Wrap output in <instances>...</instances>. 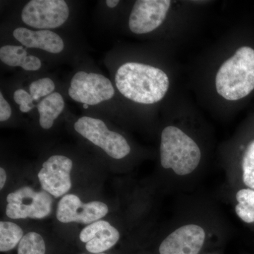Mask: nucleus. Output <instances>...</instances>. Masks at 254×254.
<instances>
[{"mask_svg":"<svg viewBox=\"0 0 254 254\" xmlns=\"http://www.w3.org/2000/svg\"><path fill=\"white\" fill-rule=\"evenodd\" d=\"M170 0H138L128 18V27L135 34H146L162 26L171 9Z\"/></svg>","mask_w":254,"mask_h":254,"instance_id":"obj_8","label":"nucleus"},{"mask_svg":"<svg viewBox=\"0 0 254 254\" xmlns=\"http://www.w3.org/2000/svg\"><path fill=\"white\" fill-rule=\"evenodd\" d=\"M0 60L10 66H21L26 71H37L42 66L39 58L28 55L22 46H4L0 48Z\"/></svg>","mask_w":254,"mask_h":254,"instance_id":"obj_14","label":"nucleus"},{"mask_svg":"<svg viewBox=\"0 0 254 254\" xmlns=\"http://www.w3.org/2000/svg\"><path fill=\"white\" fill-rule=\"evenodd\" d=\"M242 166L244 183L254 190V140L249 143L244 152Z\"/></svg>","mask_w":254,"mask_h":254,"instance_id":"obj_18","label":"nucleus"},{"mask_svg":"<svg viewBox=\"0 0 254 254\" xmlns=\"http://www.w3.org/2000/svg\"><path fill=\"white\" fill-rule=\"evenodd\" d=\"M13 36L28 48H38L53 54L61 53L64 48L63 38L49 30L35 31L20 27L13 31Z\"/></svg>","mask_w":254,"mask_h":254,"instance_id":"obj_13","label":"nucleus"},{"mask_svg":"<svg viewBox=\"0 0 254 254\" xmlns=\"http://www.w3.org/2000/svg\"><path fill=\"white\" fill-rule=\"evenodd\" d=\"M72 167V160L64 155L48 158L38 175L43 190L55 198L66 194L71 188Z\"/></svg>","mask_w":254,"mask_h":254,"instance_id":"obj_9","label":"nucleus"},{"mask_svg":"<svg viewBox=\"0 0 254 254\" xmlns=\"http://www.w3.org/2000/svg\"><path fill=\"white\" fill-rule=\"evenodd\" d=\"M14 100L15 103L19 105V110L22 113H28L35 107V105L33 104V100L31 94L25 90H16L14 93Z\"/></svg>","mask_w":254,"mask_h":254,"instance_id":"obj_20","label":"nucleus"},{"mask_svg":"<svg viewBox=\"0 0 254 254\" xmlns=\"http://www.w3.org/2000/svg\"><path fill=\"white\" fill-rule=\"evenodd\" d=\"M6 180V173L4 169L3 168H0V189L2 190L3 187H4L5 183Z\"/></svg>","mask_w":254,"mask_h":254,"instance_id":"obj_24","label":"nucleus"},{"mask_svg":"<svg viewBox=\"0 0 254 254\" xmlns=\"http://www.w3.org/2000/svg\"><path fill=\"white\" fill-rule=\"evenodd\" d=\"M55 89L54 81L50 78H43L33 81L29 87L30 94L34 101H38L43 97L52 94Z\"/></svg>","mask_w":254,"mask_h":254,"instance_id":"obj_19","label":"nucleus"},{"mask_svg":"<svg viewBox=\"0 0 254 254\" xmlns=\"http://www.w3.org/2000/svg\"><path fill=\"white\" fill-rule=\"evenodd\" d=\"M64 101L59 93H53L46 97L38 105L40 125L44 129H50L54 121L64 108Z\"/></svg>","mask_w":254,"mask_h":254,"instance_id":"obj_15","label":"nucleus"},{"mask_svg":"<svg viewBox=\"0 0 254 254\" xmlns=\"http://www.w3.org/2000/svg\"><path fill=\"white\" fill-rule=\"evenodd\" d=\"M120 232L109 222L98 220L88 225L80 233V240L92 254H102L114 247L120 240Z\"/></svg>","mask_w":254,"mask_h":254,"instance_id":"obj_12","label":"nucleus"},{"mask_svg":"<svg viewBox=\"0 0 254 254\" xmlns=\"http://www.w3.org/2000/svg\"><path fill=\"white\" fill-rule=\"evenodd\" d=\"M108 210V205L103 202L83 203L77 195L67 194L58 203L56 216L63 223L75 222L90 225L105 217Z\"/></svg>","mask_w":254,"mask_h":254,"instance_id":"obj_10","label":"nucleus"},{"mask_svg":"<svg viewBox=\"0 0 254 254\" xmlns=\"http://www.w3.org/2000/svg\"><path fill=\"white\" fill-rule=\"evenodd\" d=\"M117 88L134 103L153 105L165 98L170 88L168 75L161 68L138 63H127L115 74Z\"/></svg>","mask_w":254,"mask_h":254,"instance_id":"obj_1","label":"nucleus"},{"mask_svg":"<svg viewBox=\"0 0 254 254\" xmlns=\"http://www.w3.org/2000/svg\"><path fill=\"white\" fill-rule=\"evenodd\" d=\"M6 214L11 219H43L49 215L53 198L48 192L23 187L6 197Z\"/></svg>","mask_w":254,"mask_h":254,"instance_id":"obj_5","label":"nucleus"},{"mask_svg":"<svg viewBox=\"0 0 254 254\" xmlns=\"http://www.w3.org/2000/svg\"><path fill=\"white\" fill-rule=\"evenodd\" d=\"M236 198L238 203H243L254 210V190L244 189L237 192Z\"/></svg>","mask_w":254,"mask_h":254,"instance_id":"obj_21","label":"nucleus"},{"mask_svg":"<svg viewBox=\"0 0 254 254\" xmlns=\"http://www.w3.org/2000/svg\"><path fill=\"white\" fill-rule=\"evenodd\" d=\"M69 9L64 0H31L21 12L23 22L38 29L60 27L66 22Z\"/></svg>","mask_w":254,"mask_h":254,"instance_id":"obj_7","label":"nucleus"},{"mask_svg":"<svg viewBox=\"0 0 254 254\" xmlns=\"http://www.w3.org/2000/svg\"><path fill=\"white\" fill-rule=\"evenodd\" d=\"M237 215L247 223L254 222V210L243 203H238L235 207Z\"/></svg>","mask_w":254,"mask_h":254,"instance_id":"obj_22","label":"nucleus"},{"mask_svg":"<svg viewBox=\"0 0 254 254\" xmlns=\"http://www.w3.org/2000/svg\"><path fill=\"white\" fill-rule=\"evenodd\" d=\"M214 85L217 94L227 101L244 99L254 91V49L241 46L219 66Z\"/></svg>","mask_w":254,"mask_h":254,"instance_id":"obj_2","label":"nucleus"},{"mask_svg":"<svg viewBox=\"0 0 254 254\" xmlns=\"http://www.w3.org/2000/svg\"><path fill=\"white\" fill-rule=\"evenodd\" d=\"M83 108H84V109H88V105L83 104Z\"/></svg>","mask_w":254,"mask_h":254,"instance_id":"obj_26","label":"nucleus"},{"mask_svg":"<svg viewBox=\"0 0 254 254\" xmlns=\"http://www.w3.org/2000/svg\"><path fill=\"white\" fill-rule=\"evenodd\" d=\"M23 232L16 224L11 222H0V252L13 250L22 240Z\"/></svg>","mask_w":254,"mask_h":254,"instance_id":"obj_16","label":"nucleus"},{"mask_svg":"<svg viewBox=\"0 0 254 254\" xmlns=\"http://www.w3.org/2000/svg\"></svg>","mask_w":254,"mask_h":254,"instance_id":"obj_27","label":"nucleus"},{"mask_svg":"<svg viewBox=\"0 0 254 254\" xmlns=\"http://www.w3.org/2000/svg\"><path fill=\"white\" fill-rule=\"evenodd\" d=\"M105 3H106L107 6H108V7L115 8L118 6L119 3H120V1H118V0H107Z\"/></svg>","mask_w":254,"mask_h":254,"instance_id":"obj_25","label":"nucleus"},{"mask_svg":"<svg viewBox=\"0 0 254 254\" xmlns=\"http://www.w3.org/2000/svg\"><path fill=\"white\" fill-rule=\"evenodd\" d=\"M160 163L165 169H171L177 175H189L199 165V146L181 128L165 127L161 133Z\"/></svg>","mask_w":254,"mask_h":254,"instance_id":"obj_3","label":"nucleus"},{"mask_svg":"<svg viewBox=\"0 0 254 254\" xmlns=\"http://www.w3.org/2000/svg\"><path fill=\"white\" fill-rule=\"evenodd\" d=\"M204 230L190 224L177 229L167 237L159 248L160 254H198L204 244Z\"/></svg>","mask_w":254,"mask_h":254,"instance_id":"obj_11","label":"nucleus"},{"mask_svg":"<svg viewBox=\"0 0 254 254\" xmlns=\"http://www.w3.org/2000/svg\"><path fill=\"white\" fill-rule=\"evenodd\" d=\"M115 88L108 78L100 73L81 71L73 76L68 95L78 103L88 105L99 104L115 95Z\"/></svg>","mask_w":254,"mask_h":254,"instance_id":"obj_6","label":"nucleus"},{"mask_svg":"<svg viewBox=\"0 0 254 254\" xmlns=\"http://www.w3.org/2000/svg\"><path fill=\"white\" fill-rule=\"evenodd\" d=\"M44 240L36 232H28L18 246V254H46Z\"/></svg>","mask_w":254,"mask_h":254,"instance_id":"obj_17","label":"nucleus"},{"mask_svg":"<svg viewBox=\"0 0 254 254\" xmlns=\"http://www.w3.org/2000/svg\"><path fill=\"white\" fill-rule=\"evenodd\" d=\"M11 115V107L3 97L2 93H0V121L5 122L9 120Z\"/></svg>","mask_w":254,"mask_h":254,"instance_id":"obj_23","label":"nucleus"},{"mask_svg":"<svg viewBox=\"0 0 254 254\" xmlns=\"http://www.w3.org/2000/svg\"><path fill=\"white\" fill-rule=\"evenodd\" d=\"M74 128L111 158L120 160L131 152V147L126 138L117 132L110 131L104 122L99 119L82 117L75 123Z\"/></svg>","mask_w":254,"mask_h":254,"instance_id":"obj_4","label":"nucleus"}]
</instances>
